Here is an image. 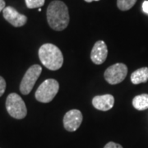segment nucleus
Segmentation results:
<instances>
[{
  "label": "nucleus",
  "instance_id": "7",
  "mask_svg": "<svg viewBox=\"0 0 148 148\" xmlns=\"http://www.w3.org/2000/svg\"><path fill=\"white\" fill-rule=\"evenodd\" d=\"M83 120L82 112L78 110L68 111L64 117V127L69 132H75L81 126Z\"/></svg>",
  "mask_w": 148,
  "mask_h": 148
},
{
  "label": "nucleus",
  "instance_id": "13",
  "mask_svg": "<svg viewBox=\"0 0 148 148\" xmlns=\"http://www.w3.org/2000/svg\"><path fill=\"white\" fill-rule=\"evenodd\" d=\"M138 0H117V7L119 10L127 11L131 9Z\"/></svg>",
  "mask_w": 148,
  "mask_h": 148
},
{
  "label": "nucleus",
  "instance_id": "17",
  "mask_svg": "<svg viewBox=\"0 0 148 148\" xmlns=\"http://www.w3.org/2000/svg\"><path fill=\"white\" fill-rule=\"evenodd\" d=\"M143 10L145 13L148 14V0L144 1L143 3Z\"/></svg>",
  "mask_w": 148,
  "mask_h": 148
},
{
  "label": "nucleus",
  "instance_id": "10",
  "mask_svg": "<svg viewBox=\"0 0 148 148\" xmlns=\"http://www.w3.org/2000/svg\"><path fill=\"white\" fill-rule=\"evenodd\" d=\"M92 105L98 110H110L114 105V97L110 94L95 95L92 99Z\"/></svg>",
  "mask_w": 148,
  "mask_h": 148
},
{
  "label": "nucleus",
  "instance_id": "2",
  "mask_svg": "<svg viewBox=\"0 0 148 148\" xmlns=\"http://www.w3.org/2000/svg\"><path fill=\"white\" fill-rule=\"evenodd\" d=\"M41 64L49 70L56 71L62 68L64 64V55L61 50L53 44H44L38 51Z\"/></svg>",
  "mask_w": 148,
  "mask_h": 148
},
{
  "label": "nucleus",
  "instance_id": "9",
  "mask_svg": "<svg viewBox=\"0 0 148 148\" xmlns=\"http://www.w3.org/2000/svg\"><path fill=\"white\" fill-rule=\"evenodd\" d=\"M108 48L103 40H98L95 43L90 52V59L96 65H101L107 58Z\"/></svg>",
  "mask_w": 148,
  "mask_h": 148
},
{
  "label": "nucleus",
  "instance_id": "12",
  "mask_svg": "<svg viewBox=\"0 0 148 148\" xmlns=\"http://www.w3.org/2000/svg\"><path fill=\"white\" fill-rule=\"evenodd\" d=\"M132 106L138 110H146L148 109V94H141L135 96L132 100Z\"/></svg>",
  "mask_w": 148,
  "mask_h": 148
},
{
  "label": "nucleus",
  "instance_id": "6",
  "mask_svg": "<svg viewBox=\"0 0 148 148\" xmlns=\"http://www.w3.org/2000/svg\"><path fill=\"white\" fill-rule=\"evenodd\" d=\"M127 67L124 64L118 63L110 66L105 71V80L110 85H116L122 82L126 78Z\"/></svg>",
  "mask_w": 148,
  "mask_h": 148
},
{
  "label": "nucleus",
  "instance_id": "11",
  "mask_svg": "<svg viewBox=\"0 0 148 148\" xmlns=\"http://www.w3.org/2000/svg\"><path fill=\"white\" fill-rule=\"evenodd\" d=\"M132 84L138 85L147 82L148 81V68L144 67L134 71L130 77Z\"/></svg>",
  "mask_w": 148,
  "mask_h": 148
},
{
  "label": "nucleus",
  "instance_id": "1",
  "mask_svg": "<svg viewBox=\"0 0 148 148\" xmlns=\"http://www.w3.org/2000/svg\"><path fill=\"white\" fill-rule=\"evenodd\" d=\"M46 15L49 26L56 32H62L69 26L70 21L69 8L60 0H53L49 4Z\"/></svg>",
  "mask_w": 148,
  "mask_h": 148
},
{
  "label": "nucleus",
  "instance_id": "8",
  "mask_svg": "<svg viewBox=\"0 0 148 148\" xmlns=\"http://www.w3.org/2000/svg\"><path fill=\"white\" fill-rule=\"evenodd\" d=\"M3 15L6 21L15 27H23L27 21V16L19 13L14 8L11 6L5 7V8L3 10Z\"/></svg>",
  "mask_w": 148,
  "mask_h": 148
},
{
  "label": "nucleus",
  "instance_id": "5",
  "mask_svg": "<svg viewBox=\"0 0 148 148\" xmlns=\"http://www.w3.org/2000/svg\"><path fill=\"white\" fill-rule=\"evenodd\" d=\"M41 72L42 68L38 64H34L27 69L20 84V91L22 95H28L32 91Z\"/></svg>",
  "mask_w": 148,
  "mask_h": 148
},
{
  "label": "nucleus",
  "instance_id": "4",
  "mask_svg": "<svg viewBox=\"0 0 148 148\" xmlns=\"http://www.w3.org/2000/svg\"><path fill=\"white\" fill-rule=\"evenodd\" d=\"M6 109L9 115L16 119H22L27 114V109L24 101L16 93H11L6 100Z\"/></svg>",
  "mask_w": 148,
  "mask_h": 148
},
{
  "label": "nucleus",
  "instance_id": "3",
  "mask_svg": "<svg viewBox=\"0 0 148 148\" xmlns=\"http://www.w3.org/2000/svg\"><path fill=\"white\" fill-rule=\"evenodd\" d=\"M59 90V84L57 80L49 78L45 80L36 91V99L41 103H49L53 100Z\"/></svg>",
  "mask_w": 148,
  "mask_h": 148
},
{
  "label": "nucleus",
  "instance_id": "18",
  "mask_svg": "<svg viewBox=\"0 0 148 148\" xmlns=\"http://www.w3.org/2000/svg\"><path fill=\"white\" fill-rule=\"evenodd\" d=\"M5 2H4V0H0V12H3V10L5 8Z\"/></svg>",
  "mask_w": 148,
  "mask_h": 148
},
{
  "label": "nucleus",
  "instance_id": "16",
  "mask_svg": "<svg viewBox=\"0 0 148 148\" xmlns=\"http://www.w3.org/2000/svg\"><path fill=\"white\" fill-rule=\"evenodd\" d=\"M104 148H123L121 145L118 144V143H114V142H110L106 144L104 147Z\"/></svg>",
  "mask_w": 148,
  "mask_h": 148
},
{
  "label": "nucleus",
  "instance_id": "14",
  "mask_svg": "<svg viewBox=\"0 0 148 148\" xmlns=\"http://www.w3.org/2000/svg\"><path fill=\"white\" fill-rule=\"evenodd\" d=\"M26 5L28 8L33 9V8H41L44 4L45 0H25Z\"/></svg>",
  "mask_w": 148,
  "mask_h": 148
},
{
  "label": "nucleus",
  "instance_id": "19",
  "mask_svg": "<svg viewBox=\"0 0 148 148\" xmlns=\"http://www.w3.org/2000/svg\"><path fill=\"white\" fill-rule=\"evenodd\" d=\"M86 3H91V2H94V1H100V0H84Z\"/></svg>",
  "mask_w": 148,
  "mask_h": 148
},
{
  "label": "nucleus",
  "instance_id": "15",
  "mask_svg": "<svg viewBox=\"0 0 148 148\" xmlns=\"http://www.w3.org/2000/svg\"><path fill=\"white\" fill-rule=\"evenodd\" d=\"M6 90V82L3 77L0 76V97L4 94Z\"/></svg>",
  "mask_w": 148,
  "mask_h": 148
}]
</instances>
